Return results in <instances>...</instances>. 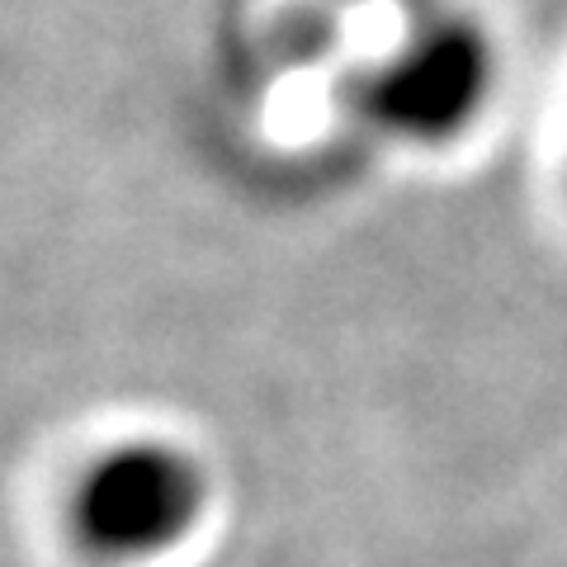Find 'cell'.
Listing matches in <instances>:
<instances>
[{
  "mask_svg": "<svg viewBox=\"0 0 567 567\" xmlns=\"http://www.w3.org/2000/svg\"><path fill=\"white\" fill-rule=\"evenodd\" d=\"M213 483L204 458L166 435H123L71 477L62 529L100 567H147L199 535Z\"/></svg>",
  "mask_w": 567,
  "mask_h": 567,
  "instance_id": "obj_1",
  "label": "cell"
},
{
  "mask_svg": "<svg viewBox=\"0 0 567 567\" xmlns=\"http://www.w3.org/2000/svg\"><path fill=\"white\" fill-rule=\"evenodd\" d=\"M496 95V43L464 14L416 24L364 81V114L388 137L445 147L487 114Z\"/></svg>",
  "mask_w": 567,
  "mask_h": 567,
  "instance_id": "obj_2",
  "label": "cell"
}]
</instances>
